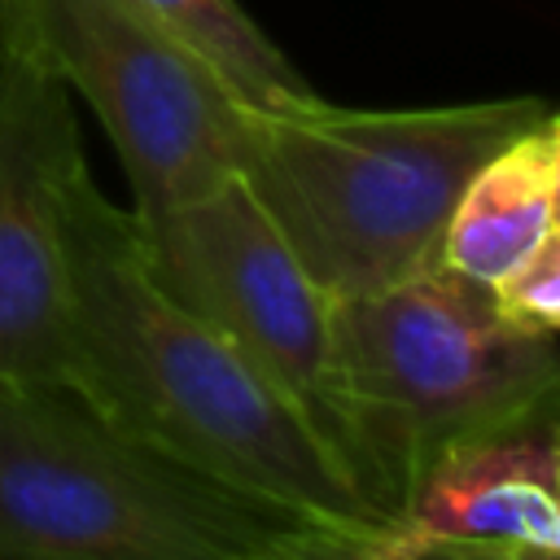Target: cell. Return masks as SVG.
I'll return each mask as SVG.
<instances>
[{
    "mask_svg": "<svg viewBox=\"0 0 560 560\" xmlns=\"http://www.w3.org/2000/svg\"><path fill=\"white\" fill-rule=\"evenodd\" d=\"M61 249L83 407L276 516L385 534L389 521L302 411L149 276L131 210H118L83 162L61 192Z\"/></svg>",
    "mask_w": 560,
    "mask_h": 560,
    "instance_id": "1",
    "label": "cell"
},
{
    "mask_svg": "<svg viewBox=\"0 0 560 560\" xmlns=\"http://www.w3.org/2000/svg\"><path fill=\"white\" fill-rule=\"evenodd\" d=\"M538 96L438 109H254L245 188L328 302L402 284L442 262L472 171L542 122Z\"/></svg>",
    "mask_w": 560,
    "mask_h": 560,
    "instance_id": "2",
    "label": "cell"
},
{
    "mask_svg": "<svg viewBox=\"0 0 560 560\" xmlns=\"http://www.w3.org/2000/svg\"><path fill=\"white\" fill-rule=\"evenodd\" d=\"M332 381L341 459L394 521L446 451L556 416L560 359L556 337L499 315L490 284L438 262L332 302Z\"/></svg>",
    "mask_w": 560,
    "mask_h": 560,
    "instance_id": "3",
    "label": "cell"
},
{
    "mask_svg": "<svg viewBox=\"0 0 560 560\" xmlns=\"http://www.w3.org/2000/svg\"><path fill=\"white\" fill-rule=\"evenodd\" d=\"M284 525L74 394H0V560H258Z\"/></svg>",
    "mask_w": 560,
    "mask_h": 560,
    "instance_id": "4",
    "label": "cell"
},
{
    "mask_svg": "<svg viewBox=\"0 0 560 560\" xmlns=\"http://www.w3.org/2000/svg\"><path fill=\"white\" fill-rule=\"evenodd\" d=\"M26 26L52 70L105 122L153 219L241 175L254 109L140 0H26Z\"/></svg>",
    "mask_w": 560,
    "mask_h": 560,
    "instance_id": "5",
    "label": "cell"
},
{
    "mask_svg": "<svg viewBox=\"0 0 560 560\" xmlns=\"http://www.w3.org/2000/svg\"><path fill=\"white\" fill-rule=\"evenodd\" d=\"M136 232L149 276L241 350L341 459L332 302L293 258L245 179L232 175L206 197L136 219Z\"/></svg>",
    "mask_w": 560,
    "mask_h": 560,
    "instance_id": "6",
    "label": "cell"
},
{
    "mask_svg": "<svg viewBox=\"0 0 560 560\" xmlns=\"http://www.w3.org/2000/svg\"><path fill=\"white\" fill-rule=\"evenodd\" d=\"M79 162L66 79L31 31L0 22V394L79 385L61 249V192Z\"/></svg>",
    "mask_w": 560,
    "mask_h": 560,
    "instance_id": "7",
    "label": "cell"
},
{
    "mask_svg": "<svg viewBox=\"0 0 560 560\" xmlns=\"http://www.w3.org/2000/svg\"><path fill=\"white\" fill-rule=\"evenodd\" d=\"M376 542L389 551L438 542L560 547L556 416L446 451Z\"/></svg>",
    "mask_w": 560,
    "mask_h": 560,
    "instance_id": "8",
    "label": "cell"
},
{
    "mask_svg": "<svg viewBox=\"0 0 560 560\" xmlns=\"http://www.w3.org/2000/svg\"><path fill=\"white\" fill-rule=\"evenodd\" d=\"M560 228V118L547 114L494 158H486L464 184L446 236L442 262L468 280L494 284L512 271L547 232Z\"/></svg>",
    "mask_w": 560,
    "mask_h": 560,
    "instance_id": "9",
    "label": "cell"
},
{
    "mask_svg": "<svg viewBox=\"0 0 560 560\" xmlns=\"http://www.w3.org/2000/svg\"><path fill=\"white\" fill-rule=\"evenodd\" d=\"M140 4L153 9L171 31H179L249 109L280 114L315 101L306 79L289 66V57L258 31V22L236 0H140Z\"/></svg>",
    "mask_w": 560,
    "mask_h": 560,
    "instance_id": "10",
    "label": "cell"
},
{
    "mask_svg": "<svg viewBox=\"0 0 560 560\" xmlns=\"http://www.w3.org/2000/svg\"><path fill=\"white\" fill-rule=\"evenodd\" d=\"M499 315L512 328L556 337L560 328V228L547 232L512 271L490 284Z\"/></svg>",
    "mask_w": 560,
    "mask_h": 560,
    "instance_id": "11",
    "label": "cell"
},
{
    "mask_svg": "<svg viewBox=\"0 0 560 560\" xmlns=\"http://www.w3.org/2000/svg\"><path fill=\"white\" fill-rule=\"evenodd\" d=\"M258 560H420L381 547L376 538L315 529V525H284L271 534V542L258 551Z\"/></svg>",
    "mask_w": 560,
    "mask_h": 560,
    "instance_id": "12",
    "label": "cell"
},
{
    "mask_svg": "<svg viewBox=\"0 0 560 560\" xmlns=\"http://www.w3.org/2000/svg\"><path fill=\"white\" fill-rule=\"evenodd\" d=\"M402 556L420 560H560V547H529V542H438L416 547Z\"/></svg>",
    "mask_w": 560,
    "mask_h": 560,
    "instance_id": "13",
    "label": "cell"
},
{
    "mask_svg": "<svg viewBox=\"0 0 560 560\" xmlns=\"http://www.w3.org/2000/svg\"><path fill=\"white\" fill-rule=\"evenodd\" d=\"M0 22L18 26V31H31L26 26V0H0Z\"/></svg>",
    "mask_w": 560,
    "mask_h": 560,
    "instance_id": "14",
    "label": "cell"
}]
</instances>
